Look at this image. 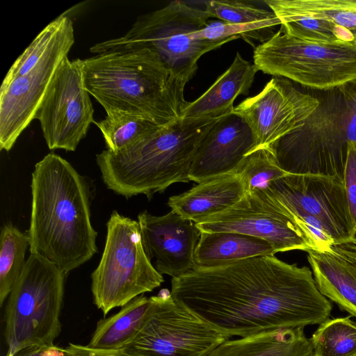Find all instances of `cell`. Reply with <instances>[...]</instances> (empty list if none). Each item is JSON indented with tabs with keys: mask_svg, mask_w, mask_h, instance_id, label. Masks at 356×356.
Segmentation results:
<instances>
[{
	"mask_svg": "<svg viewBox=\"0 0 356 356\" xmlns=\"http://www.w3.org/2000/svg\"><path fill=\"white\" fill-rule=\"evenodd\" d=\"M236 173L241 177L246 192L265 189L270 182L289 175L279 167L267 148L256 149L246 156Z\"/></svg>",
	"mask_w": 356,
	"mask_h": 356,
	"instance_id": "cell-30",
	"label": "cell"
},
{
	"mask_svg": "<svg viewBox=\"0 0 356 356\" xmlns=\"http://www.w3.org/2000/svg\"><path fill=\"white\" fill-rule=\"evenodd\" d=\"M31 188L26 232L30 253L67 274L97 252V233L91 223L90 181L65 159L49 153L35 164Z\"/></svg>",
	"mask_w": 356,
	"mask_h": 356,
	"instance_id": "cell-2",
	"label": "cell"
},
{
	"mask_svg": "<svg viewBox=\"0 0 356 356\" xmlns=\"http://www.w3.org/2000/svg\"></svg>",
	"mask_w": 356,
	"mask_h": 356,
	"instance_id": "cell-37",
	"label": "cell"
},
{
	"mask_svg": "<svg viewBox=\"0 0 356 356\" xmlns=\"http://www.w3.org/2000/svg\"><path fill=\"white\" fill-rule=\"evenodd\" d=\"M142 243L147 258L155 259L160 274L172 278L195 268L194 254L201 232L195 222L171 210L156 216L147 211L138 216Z\"/></svg>",
	"mask_w": 356,
	"mask_h": 356,
	"instance_id": "cell-16",
	"label": "cell"
},
{
	"mask_svg": "<svg viewBox=\"0 0 356 356\" xmlns=\"http://www.w3.org/2000/svg\"><path fill=\"white\" fill-rule=\"evenodd\" d=\"M47 346H30L22 348L13 355L7 354L6 356H43Z\"/></svg>",
	"mask_w": 356,
	"mask_h": 356,
	"instance_id": "cell-35",
	"label": "cell"
},
{
	"mask_svg": "<svg viewBox=\"0 0 356 356\" xmlns=\"http://www.w3.org/2000/svg\"><path fill=\"white\" fill-rule=\"evenodd\" d=\"M200 232H233L262 238L277 252L316 250L296 220L265 189L245 193L229 209L195 223Z\"/></svg>",
	"mask_w": 356,
	"mask_h": 356,
	"instance_id": "cell-14",
	"label": "cell"
},
{
	"mask_svg": "<svg viewBox=\"0 0 356 356\" xmlns=\"http://www.w3.org/2000/svg\"><path fill=\"white\" fill-rule=\"evenodd\" d=\"M282 32L305 41L317 43L350 42L355 40L349 31L327 20L312 17L277 15Z\"/></svg>",
	"mask_w": 356,
	"mask_h": 356,
	"instance_id": "cell-28",
	"label": "cell"
},
{
	"mask_svg": "<svg viewBox=\"0 0 356 356\" xmlns=\"http://www.w3.org/2000/svg\"><path fill=\"white\" fill-rule=\"evenodd\" d=\"M258 71L317 90H330L356 81V44L317 43L279 30L254 47Z\"/></svg>",
	"mask_w": 356,
	"mask_h": 356,
	"instance_id": "cell-8",
	"label": "cell"
},
{
	"mask_svg": "<svg viewBox=\"0 0 356 356\" xmlns=\"http://www.w3.org/2000/svg\"><path fill=\"white\" fill-rule=\"evenodd\" d=\"M275 253L274 247L260 238L233 232H202L194 254L195 268L217 267Z\"/></svg>",
	"mask_w": 356,
	"mask_h": 356,
	"instance_id": "cell-22",
	"label": "cell"
},
{
	"mask_svg": "<svg viewBox=\"0 0 356 356\" xmlns=\"http://www.w3.org/2000/svg\"><path fill=\"white\" fill-rule=\"evenodd\" d=\"M220 118H180L119 152L103 150L96 161L104 184L126 198L143 194L150 200L172 184L189 182L196 151Z\"/></svg>",
	"mask_w": 356,
	"mask_h": 356,
	"instance_id": "cell-4",
	"label": "cell"
},
{
	"mask_svg": "<svg viewBox=\"0 0 356 356\" xmlns=\"http://www.w3.org/2000/svg\"><path fill=\"white\" fill-rule=\"evenodd\" d=\"M67 17L65 15L58 16L39 33L11 65L1 87L26 74L37 64L54 42Z\"/></svg>",
	"mask_w": 356,
	"mask_h": 356,
	"instance_id": "cell-31",
	"label": "cell"
},
{
	"mask_svg": "<svg viewBox=\"0 0 356 356\" xmlns=\"http://www.w3.org/2000/svg\"><path fill=\"white\" fill-rule=\"evenodd\" d=\"M64 350L65 356H140L128 353L123 349H97L74 343H69Z\"/></svg>",
	"mask_w": 356,
	"mask_h": 356,
	"instance_id": "cell-34",
	"label": "cell"
},
{
	"mask_svg": "<svg viewBox=\"0 0 356 356\" xmlns=\"http://www.w3.org/2000/svg\"><path fill=\"white\" fill-rule=\"evenodd\" d=\"M29 248L26 233L11 223L5 224L0 235V305L9 296L24 267Z\"/></svg>",
	"mask_w": 356,
	"mask_h": 356,
	"instance_id": "cell-25",
	"label": "cell"
},
{
	"mask_svg": "<svg viewBox=\"0 0 356 356\" xmlns=\"http://www.w3.org/2000/svg\"><path fill=\"white\" fill-rule=\"evenodd\" d=\"M74 42L73 22L68 16L54 42L37 64L0 88L1 150L9 152L35 119L53 79Z\"/></svg>",
	"mask_w": 356,
	"mask_h": 356,
	"instance_id": "cell-12",
	"label": "cell"
},
{
	"mask_svg": "<svg viewBox=\"0 0 356 356\" xmlns=\"http://www.w3.org/2000/svg\"><path fill=\"white\" fill-rule=\"evenodd\" d=\"M281 25L277 17L250 24H230L222 21H208L206 26L197 32L202 40L212 42L232 41L242 38L253 45L254 41L261 43L268 40L275 33L276 26Z\"/></svg>",
	"mask_w": 356,
	"mask_h": 356,
	"instance_id": "cell-29",
	"label": "cell"
},
{
	"mask_svg": "<svg viewBox=\"0 0 356 356\" xmlns=\"http://www.w3.org/2000/svg\"><path fill=\"white\" fill-rule=\"evenodd\" d=\"M175 301L228 337L304 328L329 319L332 305L312 271L263 255L172 278Z\"/></svg>",
	"mask_w": 356,
	"mask_h": 356,
	"instance_id": "cell-1",
	"label": "cell"
},
{
	"mask_svg": "<svg viewBox=\"0 0 356 356\" xmlns=\"http://www.w3.org/2000/svg\"><path fill=\"white\" fill-rule=\"evenodd\" d=\"M150 301L142 327L122 348L128 353L140 356H207L230 339L177 304L167 289L151 296Z\"/></svg>",
	"mask_w": 356,
	"mask_h": 356,
	"instance_id": "cell-10",
	"label": "cell"
},
{
	"mask_svg": "<svg viewBox=\"0 0 356 356\" xmlns=\"http://www.w3.org/2000/svg\"><path fill=\"white\" fill-rule=\"evenodd\" d=\"M86 88L106 114L127 113L165 126L182 118L186 82L147 49L111 51L81 59Z\"/></svg>",
	"mask_w": 356,
	"mask_h": 356,
	"instance_id": "cell-3",
	"label": "cell"
},
{
	"mask_svg": "<svg viewBox=\"0 0 356 356\" xmlns=\"http://www.w3.org/2000/svg\"><path fill=\"white\" fill-rule=\"evenodd\" d=\"M346 107L334 128L310 131L303 125L267 149L289 175H316L343 181L348 145L356 142V81L340 87Z\"/></svg>",
	"mask_w": 356,
	"mask_h": 356,
	"instance_id": "cell-9",
	"label": "cell"
},
{
	"mask_svg": "<svg viewBox=\"0 0 356 356\" xmlns=\"http://www.w3.org/2000/svg\"><path fill=\"white\" fill-rule=\"evenodd\" d=\"M310 340L314 356H356V322L350 316L329 318Z\"/></svg>",
	"mask_w": 356,
	"mask_h": 356,
	"instance_id": "cell-27",
	"label": "cell"
},
{
	"mask_svg": "<svg viewBox=\"0 0 356 356\" xmlns=\"http://www.w3.org/2000/svg\"><path fill=\"white\" fill-rule=\"evenodd\" d=\"M353 42L356 44V38L354 40Z\"/></svg>",
	"mask_w": 356,
	"mask_h": 356,
	"instance_id": "cell-36",
	"label": "cell"
},
{
	"mask_svg": "<svg viewBox=\"0 0 356 356\" xmlns=\"http://www.w3.org/2000/svg\"><path fill=\"white\" fill-rule=\"evenodd\" d=\"M81 59L67 56L60 65L35 119L49 149L74 151L94 120Z\"/></svg>",
	"mask_w": 356,
	"mask_h": 356,
	"instance_id": "cell-11",
	"label": "cell"
},
{
	"mask_svg": "<svg viewBox=\"0 0 356 356\" xmlns=\"http://www.w3.org/2000/svg\"><path fill=\"white\" fill-rule=\"evenodd\" d=\"M255 148L248 124L234 113L220 118L202 140L193 158L190 181L197 184L236 172Z\"/></svg>",
	"mask_w": 356,
	"mask_h": 356,
	"instance_id": "cell-17",
	"label": "cell"
},
{
	"mask_svg": "<svg viewBox=\"0 0 356 356\" xmlns=\"http://www.w3.org/2000/svg\"><path fill=\"white\" fill-rule=\"evenodd\" d=\"M246 193L243 181L235 172L197 184L169 197L172 211L195 223L220 213L239 202Z\"/></svg>",
	"mask_w": 356,
	"mask_h": 356,
	"instance_id": "cell-19",
	"label": "cell"
},
{
	"mask_svg": "<svg viewBox=\"0 0 356 356\" xmlns=\"http://www.w3.org/2000/svg\"><path fill=\"white\" fill-rule=\"evenodd\" d=\"M95 124L101 131L106 149L119 152L154 132L159 126L141 117L122 113L106 114Z\"/></svg>",
	"mask_w": 356,
	"mask_h": 356,
	"instance_id": "cell-26",
	"label": "cell"
},
{
	"mask_svg": "<svg viewBox=\"0 0 356 356\" xmlns=\"http://www.w3.org/2000/svg\"><path fill=\"white\" fill-rule=\"evenodd\" d=\"M319 105L318 98L296 89L288 79L274 76L259 93L234 107L232 113L249 126L256 150L268 148L303 125Z\"/></svg>",
	"mask_w": 356,
	"mask_h": 356,
	"instance_id": "cell-15",
	"label": "cell"
},
{
	"mask_svg": "<svg viewBox=\"0 0 356 356\" xmlns=\"http://www.w3.org/2000/svg\"><path fill=\"white\" fill-rule=\"evenodd\" d=\"M277 15L321 19L351 32L356 37V0H266Z\"/></svg>",
	"mask_w": 356,
	"mask_h": 356,
	"instance_id": "cell-24",
	"label": "cell"
},
{
	"mask_svg": "<svg viewBox=\"0 0 356 356\" xmlns=\"http://www.w3.org/2000/svg\"><path fill=\"white\" fill-rule=\"evenodd\" d=\"M210 16L186 1H173L165 7L140 15L124 35L97 43L94 54L111 51L147 49L155 52L177 78L188 83L197 70V61L204 54L227 41L202 40L197 32Z\"/></svg>",
	"mask_w": 356,
	"mask_h": 356,
	"instance_id": "cell-5",
	"label": "cell"
},
{
	"mask_svg": "<svg viewBox=\"0 0 356 356\" xmlns=\"http://www.w3.org/2000/svg\"><path fill=\"white\" fill-rule=\"evenodd\" d=\"M207 356H314L304 328L280 329L226 340Z\"/></svg>",
	"mask_w": 356,
	"mask_h": 356,
	"instance_id": "cell-21",
	"label": "cell"
},
{
	"mask_svg": "<svg viewBox=\"0 0 356 356\" xmlns=\"http://www.w3.org/2000/svg\"><path fill=\"white\" fill-rule=\"evenodd\" d=\"M285 211H301L321 222L336 245H356L343 181L316 175H287L265 188Z\"/></svg>",
	"mask_w": 356,
	"mask_h": 356,
	"instance_id": "cell-13",
	"label": "cell"
},
{
	"mask_svg": "<svg viewBox=\"0 0 356 356\" xmlns=\"http://www.w3.org/2000/svg\"><path fill=\"white\" fill-rule=\"evenodd\" d=\"M343 184L350 215L356 232V142L348 145Z\"/></svg>",
	"mask_w": 356,
	"mask_h": 356,
	"instance_id": "cell-33",
	"label": "cell"
},
{
	"mask_svg": "<svg viewBox=\"0 0 356 356\" xmlns=\"http://www.w3.org/2000/svg\"><path fill=\"white\" fill-rule=\"evenodd\" d=\"M91 280L94 303L104 316L163 282L145 252L138 221L112 212L104 251Z\"/></svg>",
	"mask_w": 356,
	"mask_h": 356,
	"instance_id": "cell-7",
	"label": "cell"
},
{
	"mask_svg": "<svg viewBox=\"0 0 356 356\" xmlns=\"http://www.w3.org/2000/svg\"><path fill=\"white\" fill-rule=\"evenodd\" d=\"M210 17L230 24H250L276 17L270 9L259 8L249 1L211 0L202 2Z\"/></svg>",
	"mask_w": 356,
	"mask_h": 356,
	"instance_id": "cell-32",
	"label": "cell"
},
{
	"mask_svg": "<svg viewBox=\"0 0 356 356\" xmlns=\"http://www.w3.org/2000/svg\"><path fill=\"white\" fill-rule=\"evenodd\" d=\"M307 252L321 293L356 317V245H334L326 251Z\"/></svg>",
	"mask_w": 356,
	"mask_h": 356,
	"instance_id": "cell-18",
	"label": "cell"
},
{
	"mask_svg": "<svg viewBox=\"0 0 356 356\" xmlns=\"http://www.w3.org/2000/svg\"><path fill=\"white\" fill-rule=\"evenodd\" d=\"M258 70L239 52L229 67L200 97L188 102L181 118L215 119L233 113L235 99L247 95Z\"/></svg>",
	"mask_w": 356,
	"mask_h": 356,
	"instance_id": "cell-20",
	"label": "cell"
},
{
	"mask_svg": "<svg viewBox=\"0 0 356 356\" xmlns=\"http://www.w3.org/2000/svg\"><path fill=\"white\" fill-rule=\"evenodd\" d=\"M66 275L47 259L30 253L6 305L7 354L30 346L54 345L61 332Z\"/></svg>",
	"mask_w": 356,
	"mask_h": 356,
	"instance_id": "cell-6",
	"label": "cell"
},
{
	"mask_svg": "<svg viewBox=\"0 0 356 356\" xmlns=\"http://www.w3.org/2000/svg\"><path fill=\"white\" fill-rule=\"evenodd\" d=\"M150 298L137 296L115 314L98 321L90 348L105 350L124 348L142 327L150 307Z\"/></svg>",
	"mask_w": 356,
	"mask_h": 356,
	"instance_id": "cell-23",
	"label": "cell"
}]
</instances>
